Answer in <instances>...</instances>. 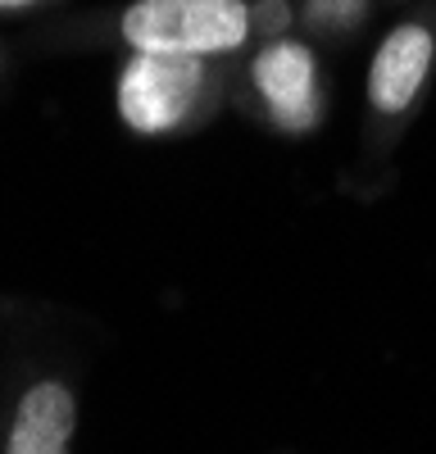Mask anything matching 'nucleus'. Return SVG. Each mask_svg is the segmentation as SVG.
<instances>
[{"label":"nucleus","instance_id":"1","mask_svg":"<svg viewBox=\"0 0 436 454\" xmlns=\"http://www.w3.org/2000/svg\"><path fill=\"white\" fill-rule=\"evenodd\" d=\"M132 51L145 55H200L218 59L250 42L245 0H132L119 19Z\"/></svg>","mask_w":436,"mask_h":454},{"label":"nucleus","instance_id":"2","mask_svg":"<svg viewBox=\"0 0 436 454\" xmlns=\"http://www.w3.org/2000/svg\"><path fill=\"white\" fill-rule=\"evenodd\" d=\"M209 91V59L132 51L119 73V119L136 137H168L196 119Z\"/></svg>","mask_w":436,"mask_h":454},{"label":"nucleus","instance_id":"3","mask_svg":"<svg viewBox=\"0 0 436 454\" xmlns=\"http://www.w3.org/2000/svg\"><path fill=\"white\" fill-rule=\"evenodd\" d=\"M250 82L254 96L264 100L269 123L286 137H305L323 123V82H318V59L305 42H264L250 59Z\"/></svg>","mask_w":436,"mask_h":454},{"label":"nucleus","instance_id":"4","mask_svg":"<svg viewBox=\"0 0 436 454\" xmlns=\"http://www.w3.org/2000/svg\"><path fill=\"white\" fill-rule=\"evenodd\" d=\"M436 68V27L423 19L395 23L369 64V105L382 119L409 114Z\"/></svg>","mask_w":436,"mask_h":454},{"label":"nucleus","instance_id":"5","mask_svg":"<svg viewBox=\"0 0 436 454\" xmlns=\"http://www.w3.org/2000/svg\"><path fill=\"white\" fill-rule=\"evenodd\" d=\"M78 427V400L64 382H32L14 409L5 454H68Z\"/></svg>","mask_w":436,"mask_h":454},{"label":"nucleus","instance_id":"6","mask_svg":"<svg viewBox=\"0 0 436 454\" xmlns=\"http://www.w3.org/2000/svg\"><path fill=\"white\" fill-rule=\"evenodd\" d=\"M369 14V0H305V23L314 32H350Z\"/></svg>","mask_w":436,"mask_h":454},{"label":"nucleus","instance_id":"7","mask_svg":"<svg viewBox=\"0 0 436 454\" xmlns=\"http://www.w3.org/2000/svg\"><path fill=\"white\" fill-rule=\"evenodd\" d=\"M250 27H254V36H264V42H277V36H286V27H291V5L286 0H254Z\"/></svg>","mask_w":436,"mask_h":454},{"label":"nucleus","instance_id":"8","mask_svg":"<svg viewBox=\"0 0 436 454\" xmlns=\"http://www.w3.org/2000/svg\"><path fill=\"white\" fill-rule=\"evenodd\" d=\"M27 5H36V0H0V10H10V14L14 10H27Z\"/></svg>","mask_w":436,"mask_h":454}]
</instances>
